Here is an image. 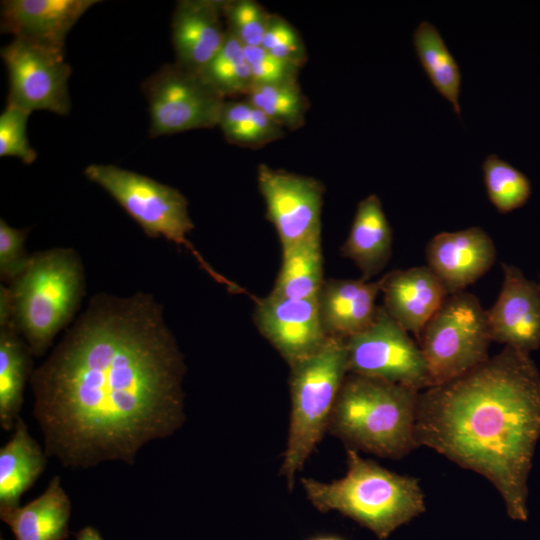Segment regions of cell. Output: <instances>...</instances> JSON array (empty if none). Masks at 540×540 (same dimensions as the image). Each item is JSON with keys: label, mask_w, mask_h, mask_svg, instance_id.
<instances>
[{"label": "cell", "mask_w": 540, "mask_h": 540, "mask_svg": "<svg viewBox=\"0 0 540 540\" xmlns=\"http://www.w3.org/2000/svg\"><path fill=\"white\" fill-rule=\"evenodd\" d=\"M182 354L152 296L99 294L30 377L47 456L133 464L183 423Z\"/></svg>", "instance_id": "cell-1"}, {"label": "cell", "mask_w": 540, "mask_h": 540, "mask_svg": "<svg viewBox=\"0 0 540 540\" xmlns=\"http://www.w3.org/2000/svg\"><path fill=\"white\" fill-rule=\"evenodd\" d=\"M420 391L415 434L499 492L508 516L528 519V478L540 439V373L510 347L464 375Z\"/></svg>", "instance_id": "cell-2"}, {"label": "cell", "mask_w": 540, "mask_h": 540, "mask_svg": "<svg viewBox=\"0 0 540 540\" xmlns=\"http://www.w3.org/2000/svg\"><path fill=\"white\" fill-rule=\"evenodd\" d=\"M301 482L316 509L339 512L380 540L426 510L418 479L394 473L351 448H347V472L342 478Z\"/></svg>", "instance_id": "cell-3"}, {"label": "cell", "mask_w": 540, "mask_h": 540, "mask_svg": "<svg viewBox=\"0 0 540 540\" xmlns=\"http://www.w3.org/2000/svg\"><path fill=\"white\" fill-rule=\"evenodd\" d=\"M419 393L403 385L348 373L328 431L356 451L401 458L419 447L415 434Z\"/></svg>", "instance_id": "cell-4"}, {"label": "cell", "mask_w": 540, "mask_h": 540, "mask_svg": "<svg viewBox=\"0 0 540 540\" xmlns=\"http://www.w3.org/2000/svg\"><path fill=\"white\" fill-rule=\"evenodd\" d=\"M78 254L54 248L32 255L8 288L15 326L32 355H42L71 320L84 293Z\"/></svg>", "instance_id": "cell-5"}, {"label": "cell", "mask_w": 540, "mask_h": 540, "mask_svg": "<svg viewBox=\"0 0 540 540\" xmlns=\"http://www.w3.org/2000/svg\"><path fill=\"white\" fill-rule=\"evenodd\" d=\"M290 369L291 413L281 473L292 488L297 472L329 428L337 396L348 374L345 340L329 336L316 353Z\"/></svg>", "instance_id": "cell-6"}, {"label": "cell", "mask_w": 540, "mask_h": 540, "mask_svg": "<svg viewBox=\"0 0 540 540\" xmlns=\"http://www.w3.org/2000/svg\"><path fill=\"white\" fill-rule=\"evenodd\" d=\"M84 175L102 187L149 237H163L184 246L212 278L235 289V284L216 273L189 242L187 235L194 225L188 201L179 190L111 164H91Z\"/></svg>", "instance_id": "cell-7"}, {"label": "cell", "mask_w": 540, "mask_h": 540, "mask_svg": "<svg viewBox=\"0 0 540 540\" xmlns=\"http://www.w3.org/2000/svg\"><path fill=\"white\" fill-rule=\"evenodd\" d=\"M491 342L486 310L479 299L465 291L448 295L417 341L431 386L458 378L487 361Z\"/></svg>", "instance_id": "cell-8"}, {"label": "cell", "mask_w": 540, "mask_h": 540, "mask_svg": "<svg viewBox=\"0 0 540 540\" xmlns=\"http://www.w3.org/2000/svg\"><path fill=\"white\" fill-rule=\"evenodd\" d=\"M151 138L218 126L226 101L199 73L166 64L142 83Z\"/></svg>", "instance_id": "cell-9"}, {"label": "cell", "mask_w": 540, "mask_h": 540, "mask_svg": "<svg viewBox=\"0 0 540 540\" xmlns=\"http://www.w3.org/2000/svg\"><path fill=\"white\" fill-rule=\"evenodd\" d=\"M348 373L377 378L417 391L431 387L424 355L417 342L378 306L373 322L345 340Z\"/></svg>", "instance_id": "cell-10"}, {"label": "cell", "mask_w": 540, "mask_h": 540, "mask_svg": "<svg viewBox=\"0 0 540 540\" xmlns=\"http://www.w3.org/2000/svg\"><path fill=\"white\" fill-rule=\"evenodd\" d=\"M1 57L9 79L7 105L30 113H69L71 67L64 59V51L14 38L1 49Z\"/></svg>", "instance_id": "cell-11"}, {"label": "cell", "mask_w": 540, "mask_h": 540, "mask_svg": "<svg viewBox=\"0 0 540 540\" xmlns=\"http://www.w3.org/2000/svg\"><path fill=\"white\" fill-rule=\"evenodd\" d=\"M257 182L282 249L321 233L325 188L318 179L259 164Z\"/></svg>", "instance_id": "cell-12"}, {"label": "cell", "mask_w": 540, "mask_h": 540, "mask_svg": "<svg viewBox=\"0 0 540 540\" xmlns=\"http://www.w3.org/2000/svg\"><path fill=\"white\" fill-rule=\"evenodd\" d=\"M254 321L289 366L316 353L329 337L320 319L318 298L288 299L269 294L256 302Z\"/></svg>", "instance_id": "cell-13"}, {"label": "cell", "mask_w": 540, "mask_h": 540, "mask_svg": "<svg viewBox=\"0 0 540 540\" xmlns=\"http://www.w3.org/2000/svg\"><path fill=\"white\" fill-rule=\"evenodd\" d=\"M499 295L486 310L492 342L530 354L540 347V286L514 265L502 263Z\"/></svg>", "instance_id": "cell-14"}, {"label": "cell", "mask_w": 540, "mask_h": 540, "mask_svg": "<svg viewBox=\"0 0 540 540\" xmlns=\"http://www.w3.org/2000/svg\"><path fill=\"white\" fill-rule=\"evenodd\" d=\"M427 266L448 294L464 291L486 274L496 260V247L481 227L434 235L426 246Z\"/></svg>", "instance_id": "cell-15"}, {"label": "cell", "mask_w": 540, "mask_h": 540, "mask_svg": "<svg viewBox=\"0 0 540 540\" xmlns=\"http://www.w3.org/2000/svg\"><path fill=\"white\" fill-rule=\"evenodd\" d=\"M95 0H6L1 31L16 39L64 51L66 36Z\"/></svg>", "instance_id": "cell-16"}, {"label": "cell", "mask_w": 540, "mask_h": 540, "mask_svg": "<svg viewBox=\"0 0 540 540\" xmlns=\"http://www.w3.org/2000/svg\"><path fill=\"white\" fill-rule=\"evenodd\" d=\"M222 5L220 0L177 2L171 23L177 65L200 74L219 52L227 37Z\"/></svg>", "instance_id": "cell-17"}, {"label": "cell", "mask_w": 540, "mask_h": 540, "mask_svg": "<svg viewBox=\"0 0 540 540\" xmlns=\"http://www.w3.org/2000/svg\"><path fill=\"white\" fill-rule=\"evenodd\" d=\"M379 280L385 310L418 341L449 295L445 286L428 266L393 270Z\"/></svg>", "instance_id": "cell-18"}, {"label": "cell", "mask_w": 540, "mask_h": 540, "mask_svg": "<svg viewBox=\"0 0 540 540\" xmlns=\"http://www.w3.org/2000/svg\"><path fill=\"white\" fill-rule=\"evenodd\" d=\"M380 280L327 279L318 295L322 326L330 337L348 339L374 320Z\"/></svg>", "instance_id": "cell-19"}, {"label": "cell", "mask_w": 540, "mask_h": 540, "mask_svg": "<svg viewBox=\"0 0 540 540\" xmlns=\"http://www.w3.org/2000/svg\"><path fill=\"white\" fill-rule=\"evenodd\" d=\"M392 241V229L382 202L376 194H370L358 203L340 252L360 269L362 279L370 281L389 263Z\"/></svg>", "instance_id": "cell-20"}, {"label": "cell", "mask_w": 540, "mask_h": 540, "mask_svg": "<svg viewBox=\"0 0 540 540\" xmlns=\"http://www.w3.org/2000/svg\"><path fill=\"white\" fill-rule=\"evenodd\" d=\"M31 351L18 332L8 301H0V425L14 428L20 417L26 381L31 377Z\"/></svg>", "instance_id": "cell-21"}, {"label": "cell", "mask_w": 540, "mask_h": 540, "mask_svg": "<svg viewBox=\"0 0 540 540\" xmlns=\"http://www.w3.org/2000/svg\"><path fill=\"white\" fill-rule=\"evenodd\" d=\"M70 515L71 501L57 475L26 505L0 510L16 540H64L69 534Z\"/></svg>", "instance_id": "cell-22"}, {"label": "cell", "mask_w": 540, "mask_h": 540, "mask_svg": "<svg viewBox=\"0 0 540 540\" xmlns=\"http://www.w3.org/2000/svg\"><path fill=\"white\" fill-rule=\"evenodd\" d=\"M47 457L19 417L10 440L0 448V510L19 506L23 494L44 472Z\"/></svg>", "instance_id": "cell-23"}, {"label": "cell", "mask_w": 540, "mask_h": 540, "mask_svg": "<svg viewBox=\"0 0 540 540\" xmlns=\"http://www.w3.org/2000/svg\"><path fill=\"white\" fill-rule=\"evenodd\" d=\"M324 281L319 233L282 249V264L270 294L288 299L318 298Z\"/></svg>", "instance_id": "cell-24"}, {"label": "cell", "mask_w": 540, "mask_h": 540, "mask_svg": "<svg viewBox=\"0 0 540 540\" xmlns=\"http://www.w3.org/2000/svg\"><path fill=\"white\" fill-rule=\"evenodd\" d=\"M413 45L418 60L431 84L461 117L459 94L462 74L437 28L429 21H421L413 32Z\"/></svg>", "instance_id": "cell-25"}, {"label": "cell", "mask_w": 540, "mask_h": 540, "mask_svg": "<svg viewBox=\"0 0 540 540\" xmlns=\"http://www.w3.org/2000/svg\"><path fill=\"white\" fill-rule=\"evenodd\" d=\"M200 74L226 100L247 96L253 87L245 46L228 30L222 48Z\"/></svg>", "instance_id": "cell-26"}, {"label": "cell", "mask_w": 540, "mask_h": 540, "mask_svg": "<svg viewBox=\"0 0 540 540\" xmlns=\"http://www.w3.org/2000/svg\"><path fill=\"white\" fill-rule=\"evenodd\" d=\"M247 100L284 130L302 127L310 107L298 81L253 85Z\"/></svg>", "instance_id": "cell-27"}, {"label": "cell", "mask_w": 540, "mask_h": 540, "mask_svg": "<svg viewBox=\"0 0 540 540\" xmlns=\"http://www.w3.org/2000/svg\"><path fill=\"white\" fill-rule=\"evenodd\" d=\"M483 181L489 201L502 214L524 206L531 197L529 178L496 154H489L482 163Z\"/></svg>", "instance_id": "cell-28"}, {"label": "cell", "mask_w": 540, "mask_h": 540, "mask_svg": "<svg viewBox=\"0 0 540 540\" xmlns=\"http://www.w3.org/2000/svg\"><path fill=\"white\" fill-rule=\"evenodd\" d=\"M226 27L245 47L261 46L270 13L253 0L223 1Z\"/></svg>", "instance_id": "cell-29"}, {"label": "cell", "mask_w": 540, "mask_h": 540, "mask_svg": "<svg viewBox=\"0 0 540 540\" xmlns=\"http://www.w3.org/2000/svg\"><path fill=\"white\" fill-rule=\"evenodd\" d=\"M31 113L15 106L7 105L0 115V156L16 157L25 164L37 158L27 136V122Z\"/></svg>", "instance_id": "cell-30"}, {"label": "cell", "mask_w": 540, "mask_h": 540, "mask_svg": "<svg viewBox=\"0 0 540 540\" xmlns=\"http://www.w3.org/2000/svg\"><path fill=\"white\" fill-rule=\"evenodd\" d=\"M261 46L272 55L299 67L307 60L301 36L287 20L277 14L270 13Z\"/></svg>", "instance_id": "cell-31"}, {"label": "cell", "mask_w": 540, "mask_h": 540, "mask_svg": "<svg viewBox=\"0 0 540 540\" xmlns=\"http://www.w3.org/2000/svg\"><path fill=\"white\" fill-rule=\"evenodd\" d=\"M253 85L297 81L301 67L269 53L262 46L245 47Z\"/></svg>", "instance_id": "cell-32"}, {"label": "cell", "mask_w": 540, "mask_h": 540, "mask_svg": "<svg viewBox=\"0 0 540 540\" xmlns=\"http://www.w3.org/2000/svg\"><path fill=\"white\" fill-rule=\"evenodd\" d=\"M28 230L9 226L0 220V275L6 282H13L26 268L31 256L24 250Z\"/></svg>", "instance_id": "cell-33"}, {"label": "cell", "mask_w": 540, "mask_h": 540, "mask_svg": "<svg viewBox=\"0 0 540 540\" xmlns=\"http://www.w3.org/2000/svg\"><path fill=\"white\" fill-rule=\"evenodd\" d=\"M252 105L246 100H226L219 118L218 126L224 137L232 143L251 119Z\"/></svg>", "instance_id": "cell-34"}, {"label": "cell", "mask_w": 540, "mask_h": 540, "mask_svg": "<svg viewBox=\"0 0 540 540\" xmlns=\"http://www.w3.org/2000/svg\"><path fill=\"white\" fill-rule=\"evenodd\" d=\"M76 540H104L100 533L92 526L83 527L77 534Z\"/></svg>", "instance_id": "cell-35"}, {"label": "cell", "mask_w": 540, "mask_h": 540, "mask_svg": "<svg viewBox=\"0 0 540 540\" xmlns=\"http://www.w3.org/2000/svg\"><path fill=\"white\" fill-rule=\"evenodd\" d=\"M311 540H343V539L336 536H320V537L313 538Z\"/></svg>", "instance_id": "cell-36"}, {"label": "cell", "mask_w": 540, "mask_h": 540, "mask_svg": "<svg viewBox=\"0 0 540 540\" xmlns=\"http://www.w3.org/2000/svg\"><path fill=\"white\" fill-rule=\"evenodd\" d=\"M539 286H540V274H539V282H538Z\"/></svg>", "instance_id": "cell-37"}]
</instances>
